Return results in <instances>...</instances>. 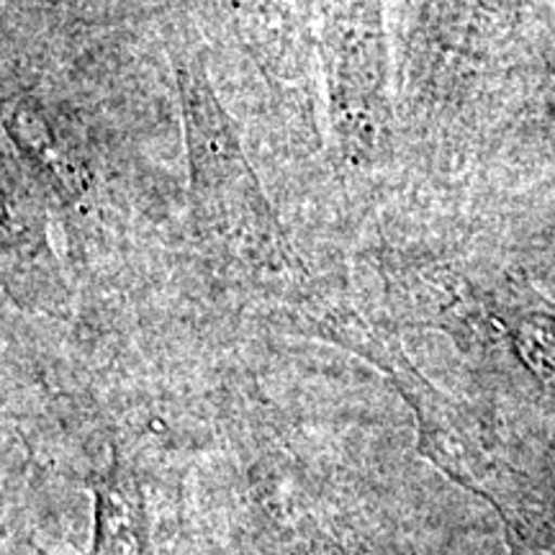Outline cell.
<instances>
[{
    "label": "cell",
    "instance_id": "cell-1",
    "mask_svg": "<svg viewBox=\"0 0 555 555\" xmlns=\"http://www.w3.org/2000/svg\"><path fill=\"white\" fill-rule=\"evenodd\" d=\"M185 134H189L193 196L201 219L229 245H240L258 260H283L281 229L262 198L245 152L227 114L214 101L204 73L180 69Z\"/></svg>",
    "mask_w": 555,
    "mask_h": 555
},
{
    "label": "cell",
    "instance_id": "cell-2",
    "mask_svg": "<svg viewBox=\"0 0 555 555\" xmlns=\"http://www.w3.org/2000/svg\"><path fill=\"white\" fill-rule=\"evenodd\" d=\"M93 494L95 532L90 555H144L147 515H144L142 489L121 457L111 463L108 474L95 478Z\"/></svg>",
    "mask_w": 555,
    "mask_h": 555
}]
</instances>
